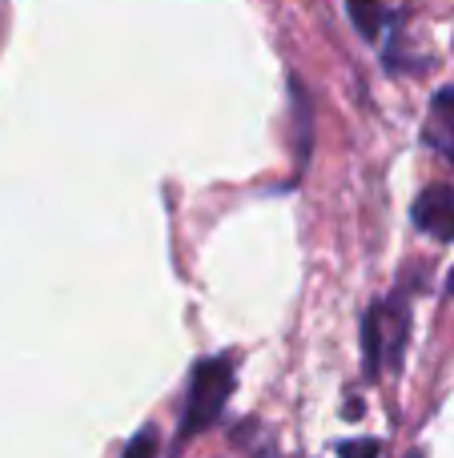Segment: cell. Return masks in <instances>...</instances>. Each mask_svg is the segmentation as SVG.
<instances>
[{"label":"cell","instance_id":"ba28073f","mask_svg":"<svg viewBox=\"0 0 454 458\" xmlns=\"http://www.w3.org/2000/svg\"><path fill=\"white\" fill-rule=\"evenodd\" d=\"M447 293H454V269H450V277H447Z\"/></svg>","mask_w":454,"mask_h":458},{"label":"cell","instance_id":"6da1fadb","mask_svg":"<svg viewBox=\"0 0 454 458\" xmlns=\"http://www.w3.org/2000/svg\"><path fill=\"white\" fill-rule=\"evenodd\" d=\"M233 382H238V362H233L230 354L206 358V362L193 366L177 438L206 435L209 427H217V419L225 414V403H230V394H233Z\"/></svg>","mask_w":454,"mask_h":458},{"label":"cell","instance_id":"277c9868","mask_svg":"<svg viewBox=\"0 0 454 458\" xmlns=\"http://www.w3.org/2000/svg\"><path fill=\"white\" fill-rule=\"evenodd\" d=\"M434 121H442V129L426 125V141L439 145V149L454 161V89H442V93L434 97Z\"/></svg>","mask_w":454,"mask_h":458},{"label":"cell","instance_id":"7a4b0ae2","mask_svg":"<svg viewBox=\"0 0 454 458\" xmlns=\"http://www.w3.org/2000/svg\"><path fill=\"white\" fill-rule=\"evenodd\" d=\"M407 326L410 314L399 298L394 301H378L366 310V322H362V342H366V374L374 378L386 362L399 366L402 346H407Z\"/></svg>","mask_w":454,"mask_h":458},{"label":"cell","instance_id":"3957f363","mask_svg":"<svg viewBox=\"0 0 454 458\" xmlns=\"http://www.w3.org/2000/svg\"><path fill=\"white\" fill-rule=\"evenodd\" d=\"M410 217H415V225L423 233L439 237V242H454V190L450 185H426L418 193Z\"/></svg>","mask_w":454,"mask_h":458},{"label":"cell","instance_id":"8992f818","mask_svg":"<svg viewBox=\"0 0 454 458\" xmlns=\"http://www.w3.org/2000/svg\"><path fill=\"white\" fill-rule=\"evenodd\" d=\"M338 451L342 454H378L383 443H378V438H354V443H338Z\"/></svg>","mask_w":454,"mask_h":458},{"label":"cell","instance_id":"5b68a950","mask_svg":"<svg viewBox=\"0 0 454 458\" xmlns=\"http://www.w3.org/2000/svg\"><path fill=\"white\" fill-rule=\"evenodd\" d=\"M346 8H350L354 29H358L366 40H378V32H383V21H386L383 4H378V0H346Z\"/></svg>","mask_w":454,"mask_h":458},{"label":"cell","instance_id":"52a82bcc","mask_svg":"<svg viewBox=\"0 0 454 458\" xmlns=\"http://www.w3.org/2000/svg\"><path fill=\"white\" fill-rule=\"evenodd\" d=\"M153 446H157V438H153V435H141L137 443H129V446H125V454H129V458H133V454H149Z\"/></svg>","mask_w":454,"mask_h":458}]
</instances>
